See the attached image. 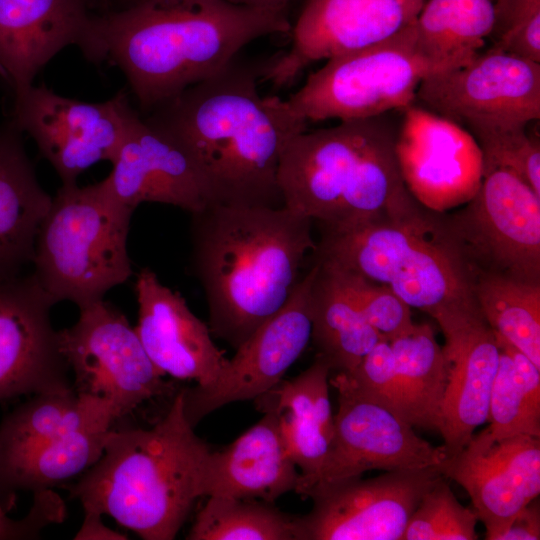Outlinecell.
<instances>
[{
    "mask_svg": "<svg viewBox=\"0 0 540 540\" xmlns=\"http://www.w3.org/2000/svg\"><path fill=\"white\" fill-rule=\"evenodd\" d=\"M83 55L124 74L148 114L264 36L290 33L287 11L226 0H96Z\"/></svg>",
    "mask_w": 540,
    "mask_h": 540,
    "instance_id": "1",
    "label": "cell"
},
{
    "mask_svg": "<svg viewBox=\"0 0 540 540\" xmlns=\"http://www.w3.org/2000/svg\"><path fill=\"white\" fill-rule=\"evenodd\" d=\"M267 63L237 56L144 117L188 151L217 203L284 206L278 184L281 155L307 124L285 100L260 95Z\"/></svg>",
    "mask_w": 540,
    "mask_h": 540,
    "instance_id": "2",
    "label": "cell"
},
{
    "mask_svg": "<svg viewBox=\"0 0 540 540\" xmlns=\"http://www.w3.org/2000/svg\"><path fill=\"white\" fill-rule=\"evenodd\" d=\"M312 225L285 206L214 203L191 213L190 266L211 334L236 349L283 307L316 247Z\"/></svg>",
    "mask_w": 540,
    "mask_h": 540,
    "instance_id": "3",
    "label": "cell"
},
{
    "mask_svg": "<svg viewBox=\"0 0 540 540\" xmlns=\"http://www.w3.org/2000/svg\"><path fill=\"white\" fill-rule=\"evenodd\" d=\"M183 389L152 427L107 433L100 459L70 486L84 512L109 515L144 540H172L205 496L211 452L183 408Z\"/></svg>",
    "mask_w": 540,
    "mask_h": 540,
    "instance_id": "4",
    "label": "cell"
},
{
    "mask_svg": "<svg viewBox=\"0 0 540 540\" xmlns=\"http://www.w3.org/2000/svg\"><path fill=\"white\" fill-rule=\"evenodd\" d=\"M398 125L388 112L293 136L278 169L284 206L330 230L416 209L396 158Z\"/></svg>",
    "mask_w": 540,
    "mask_h": 540,
    "instance_id": "5",
    "label": "cell"
},
{
    "mask_svg": "<svg viewBox=\"0 0 540 540\" xmlns=\"http://www.w3.org/2000/svg\"><path fill=\"white\" fill-rule=\"evenodd\" d=\"M311 256L389 287L434 319L478 309L472 271L446 214L422 205L347 228L321 229Z\"/></svg>",
    "mask_w": 540,
    "mask_h": 540,
    "instance_id": "6",
    "label": "cell"
},
{
    "mask_svg": "<svg viewBox=\"0 0 540 540\" xmlns=\"http://www.w3.org/2000/svg\"><path fill=\"white\" fill-rule=\"evenodd\" d=\"M133 212L112 196L104 179L61 185L39 226L31 264L55 304L83 306L130 278L127 239Z\"/></svg>",
    "mask_w": 540,
    "mask_h": 540,
    "instance_id": "7",
    "label": "cell"
},
{
    "mask_svg": "<svg viewBox=\"0 0 540 540\" xmlns=\"http://www.w3.org/2000/svg\"><path fill=\"white\" fill-rule=\"evenodd\" d=\"M436 72L417 45L414 22L380 43L327 59L285 101L305 124L364 119L412 105L420 83Z\"/></svg>",
    "mask_w": 540,
    "mask_h": 540,
    "instance_id": "8",
    "label": "cell"
},
{
    "mask_svg": "<svg viewBox=\"0 0 540 540\" xmlns=\"http://www.w3.org/2000/svg\"><path fill=\"white\" fill-rule=\"evenodd\" d=\"M78 308V320L59 330L76 392L106 401L121 419L173 391L121 311L104 298Z\"/></svg>",
    "mask_w": 540,
    "mask_h": 540,
    "instance_id": "9",
    "label": "cell"
},
{
    "mask_svg": "<svg viewBox=\"0 0 540 540\" xmlns=\"http://www.w3.org/2000/svg\"><path fill=\"white\" fill-rule=\"evenodd\" d=\"M329 383L338 393V411L328 454L317 473L298 479L295 492L311 486L362 476L370 470L436 467L447 453L419 437L396 409L357 386L343 372Z\"/></svg>",
    "mask_w": 540,
    "mask_h": 540,
    "instance_id": "10",
    "label": "cell"
},
{
    "mask_svg": "<svg viewBox=\"0 0 540 540\" xmlns=\"http://www.w3.org/2000/svg\"><path fill=\"white\" fill-rule=\"evenodd\" d=\"M446 219L471 271L540 282V196L518 175L484 166L474 197Z\"/></svg>",
    "mask_w": 540,
    "mask_h": 540,
    "instance_id": "11",
    "label": "cell"
},
{
    "mask_svg": "<svg viewBox=\"0 0 540 540\" xmlns=\"http://www.w3.org/2000/svg\"><path fill=\"white\" fill-rule=\"evenodd\" d=\"M415 103L473 136L528 126L540 118V63L490 47L461 66L427 76Z\"/></svg>",
    "mask_w": 540,
    "mask_h": 540,
    "instance_id": "12",
    "label": "cell"
},
{
    "mask_svg": "<svg viewBox=\"0 0 540 540\" xmlns=\"http://www.w3.org/2000/svg\"><path fill=\"white\" fill-rule=\"evenodd\" d=\"M135 111L123 91L86 102L33 84L14 95L10 121L34 140L62 184H68L94 164L112 161Z\"/></svg>",
    "mask_w": 540,
    "mask_h": 540,
    "instance_id": "13",
    "label": "cell"
},
{
    "mask_svg": "<svg viewBox=\"0 0 540 540\" xmlns=\"http://www.w3.org/2000/svg\"><path fill=\"white\" fill-rule=\"evenodd\" d=\"M384 472L303 491L313 507L298 518L300 540H402L420 499L443 475L436 467Z\"/></svg>",
    "mask_w": 540,
    "mask_h": 540,
    "instance_id": "14",
    "label": "cell"
},
{
    "mask_svg": "<svg viewBox=\"0 0 540 540\" xmlns=\"http://www.w3.org/2000/svg\"><path fill=\"white\" fill-rule=\"evenodd\" d=\"M316 271L312 263L288 301L235 349L211 385L183 389L184 414L193 427L229 403L255 400L283 379L311 340L310 290Z\"/></svg>",
    "mask_w": 540,
    "mask_h": 540,
    "instance_id": "15",
    "label": "cell"
},
{
    "mask_svg": "<svg viewBox=\"0 0 540 540\" xmlns=\"http://www.w3.org/2000/svg\"><path fill=\"white\" fill-rule=\"evenodd\" d=\"M425 0H305L291 45L268 60L263 82L289 86L313 62L380 43L413 24Z\"/></svg>",
    "mask_w": 540,
    "mask_h": 540,
    "instance_id": "16",
    "label": "cell"
},
{
    "mask_svg": "<svg viewBox=\"0 0 540 540\" xmlns=\"http://www.w3.org/2000/svg\"><path fill=\"white\" fill-rule=\"evenodd\" d=\"M401 112L395 153L411 195L440 213L471 200L483 177V154L473 135L417 103Z\"/></svg>",
    "mask_w": 540,
    "mask_h": 540,
    "instance_id": "17",
    "label": "cell"
},
{
    "mask_svg": "<svg viewBox=\"0 0 540 540\" xmlns=\"http://www.w3.org/2000/svg\"><path fill=\"white\" fill-rule=\"evenodd\" d=\"M54 304L32 272L0 279V401L74 389Z\"/></svg>",
    "mask_w": 540,
    "mask_h": 540,
    "instance_id": "18",
    "label": "cell"
},
{
    "mask_svg": "<svg viewBox=\"0 0 540 540\" xmlns=\"http://www.w3.org/2000/svg\"><path fill=\"white\" fill-rule=\"evenodd\" d=\"M438 470L469 495L486 539L497 540L515 516L540 493V438L496 439L488 427L473 434Z\"/></svg>",
    "mask_w": 540,
    "mask_h": 540,
    "instance_id": "19",
    "label": "cell"
},
{
    "mask_svg": "<svg viewBox=\"0 0 540 540\" xmlns=\"http://www.w3.org/2000/svg\"><path fill=\"white\" fill-rule=\"evenodd\" d=\"M104 179L112 196L135 210L141 203L179 207L190 214L217 203L188 151L135 111Z\"/></svg>",
    "mask_w": 540,
    "mask_h": 540,
    "instance_id": "20",
    "label": "cell"
},
{
    "mask_svg": "<svg viewBox=\"0 0 540 540\" xmlns=\"http://www.w3.org/2000/svg\"><path fill=\"white\" fill-rule=\"evenodd\" d=\"M435 320L444 335L442 348L447 367L440 434L442 446L451 456L460 452L476 428L488 421L500 350L495 333L479 309L444 314Z\"/></svg>",
    "mask_w": 540,
    "mask_h": 540,
    "instance_id": "21",
    "label": "cell"
},
{
    "mask_svg": "<svg viewBox=\"0 0 540 540\" xmlns=\"http://www.w3.org/2000/svg\"><path fill=\"white\" fill-rule=\"evenodd\" d=\"M135 294L134 329L154 366L164 376L193 380L199 387L211 385L228 358L213 342L209 327L148 267L136 276Z\"/></svg>",
    "mask_w": 540,
    "mask_h": 540,
    "instance_id": "22",
    "label": "cell"
},
{
    "mask_svg": "<svg viewBox=\"0 0 540 540\" xmlns=\"http://www.w3.org/2000/svg\"><path fill=\"white\" fill-rule=\"evenodd\" d=\"M91 0H0V76L14 95L64 48L85 51Z\"/></svg>",
    "mask_w": 540,
    "mask_h": 540,
    "instance_id": "23",
    "label": "cell"
},
{
    "mask_svg": "<svg viewBox=\"0 0 540 540\" xmlns=\"http://www.w3.org/2000/svg\"><path fill=\"white\" fill-rule=\"evenodd\" d=\"M264 416L223 450L210 452L205 496L273 503L294 491L300 473L283 443L276 413Z\"/></svg>",
    "mask_w": 540,
    "mask_h": 540,
    "instance_id": "24",
    "label": "cell"
},
{
    "mask_svg": "<svg viewBox=\"0 0 540 540\" xmlns=\"http://www.w3.org/2000/svg\"><path fill=\"white\" fill-rule=\"evenodd\" d=\"M329 364L319 355L297 377L282 379L255 399L262 413H276L285 448L301 470L310 477L321 468L334 433V416L329 398Z\"/></svg>",
    "mask_w": 540,
    "mask_h": 540,
    "instance_id": "25",
    "label": "cell"
},
{
    "mask_svg": "<svg viewBox=\"0 0 540 540\" xmlns=\"http://www.w3.org/2000/svg\"><path fill=\"white\" fill-rule=\"evenodd\" d=\"M22 134L10 120L0 125V279L32 264L38 229L52 201L38 181Z\"/></svg>",
    "mask_w": 540,
    "mask_h": 540,
    "instance_id": "26",
    "label": "cell"
},
{
    "mask_svg": "<svg viewBox=\"0 0 540 540\" xmlns=\"http://www.w3.org/2000/svg\"><path fill=\"white\" fill-rule=\"evenodd\" d=\"M116 420L109 403L74 389L36 394L1 422L0 462L74 430L111 428Z\"/></svg>",
    "mask_w": 540,
    "mask_h": 540,
    "instance_id": "27",
    "label": "cell"
},
{
    "mask_svg": "<svg viewBox=\"0 0 540 540\" xmlns=\"http://www.w3.org/2000/svg\"><path fill=\"white\" fill-rule=\"evenodd\" d=\"M317 264L310 290L311 340L331 371L350 373L381 340L333 272Z\"/></svg>",
    "mask_w": 540,
    "mask_h": 540,
    "instance_id": "28",
    "label": "cell"
},
{
    "mask_svg": "<svg viewBox=\"0 0 540 540\" xmlns=\"http://www.w3.org/2000/svg\"><path fill=\"white\" fill-rule=\"evenodd\" d=\"M389 343L406 419L414 427L440 433L447 367L433 329L415 324Z\"/></svg>",
    "mask_w": 540,
    "mask_h": 540,
    "instance_id": "29",
    "label": "cell"
},
{
    "mask_svg": "<svg viewBox=\"0 0 540 540\" xmlns=\"http://www.w3.org/2000/svg\"><path fill=\"white\" fill-rule=\"evenodd\" d=\"M493 0H425L415 21L421 52L439 72L476 56L493 28Z\"/></svg>",
    "mask_w": 540,
    "mask_h": 540,
    "instance_id": "30",
    "label": "cell"
},
{
    "mask_svg": "<svg viewBox=\"0 0 540 540\" xmlns=\"http://www.w3.org/2000/svg\"><path fill=\"white\" fill-rule=\"evenodd\" d=\"M111 428L74 430L0 462V494L41 492L84 473L102 456Z\"/></svg>",
    "mask_w": 540,
    "mask_h": 540,
    "instance_id": "31",
    "label": "cell"
},
{
    "mask_svg": "<svg viewBox=\"0 0 540 540\" xmlns=\"http://www.w3.org/2000/svg\"><path fill=\"white\" fill-rule=\"evenodd\" d=\"M477 307L495 334L540 368V282L472 270Z\"/></svg>",
    "mask_w": 540,
    "mask_h": 540,
    "instance_id": "32",
    "label": "cell"
},
{
    "mask_svg": "<svg viewBox=\"0 0 540 540\" xmlns=\"http://www.w3.org/2000/svg\"><path fill=\"white\" fill-rule=\"evenodd\" d=\"M298 518L260 500L209 496L186 539L300 540Z\"/></svg>",
    "mask_w": 540,
    "mask_h": 540,
    "instance_id": "33",
    "label": "cell"
},
{
    "mask_svg": "<svg viewBox=\"0 0 540 540\" xmlns=\"http://www.w3.org/2000/svg\"><path fill=\"white\" fill-rule=\"evenodd\" d=\"M477 521L475 511L459 502L441 476L420 499L402 540H476Z\"/></svg>",
    "mask_w": 540,
    "mask_h": 540,
    "instance_id": "34",
    "label": "cell"
},
{
    "mask_svg": "<svg viewBox=\"0 0 540 540\" xmlns=\"http://www.w3.org/2000/svg\"><path fill=\"white\" fill-rule=\"evenodd\" d=\"M499 364L489 399L488 429L496 439L516 435L540 438V407L519 382L510 356L499 347Z\"/></svg>",
    "mask_w": 540,
    "mask_h": 540,
    "instance_id": "35",
    "label": "cell"
},
{
    "mask_svg": "<svg viewBox=\"0 0 540 540\" xmlns=\"http://www.w3.org/2000/svg\"><path fill=\"white\" fill-rule=\"evenodd\" d=\"M319 263L333 272L365 319L382 339L391 341L414 327L411 307L389 287L339 270L326 263Z\"/></svg>",
    "mask_w": 540,
    "mask_h": 540,
    "instance_id": "36",
    "label": "cell"
},
{
    "mask_svg": "<svg viewBox=\"0 0 540 540\" xmlns=\"http://www.w3.org/2000/svg\"><path fill=\"white\" fill-rule=\"evenodd\" d=\"M517 126L474 136L483 154L484 166L506 168L526 182L540 196V141Z\"/></svg>",
    "mask_w": 540,
    "mask_h": 540,
    "instance_id": "37",
    "label": "cell"
},
{
    "mask_svg": "<svg viewBox=\"0 0 540 540\" xmlns=\"http://www.w3.org/2000/svg\"><path fill=\"white\" fill-rule=\"evenodd\" d=\"M491 48L540 63V0H494Z\"/></svg>",
    "mask_w": 540,
    "mask_h": 540,
    "instance_id": "38",
    "label": "cell"
},
{
    "mask_svg": "<svg viewBox=\"0 0 540 540\" xmlns=\"http://www.w3.org/2000/svg\"><path fill=\"white\" fill-rule=\"evenodd\" d=\"M346 374L361 389L396 409L405 417L394 355L389 341L379 340L359 365Z\"/></svg>",
    "mask_w": 540,
    "mask_h": 540,
    "instance_id": "39",
    "label": "cell"
},
{
    "mask_svg": "<svg viewBox=\"0 0 540 540\" xmlns=\"http://www.w3.org/2000/svg\"><path fill=\"white\" fill-rule=\"evenodd\" d=\"M65 517L63 500L52 489L33 493L29 512L21 519H12L0 500V540L35 539L41 530Z\"/></svg>",
    "mask_w": 540,
    "mask_h": 540,
    "instance_id": "40",
    "label": "cell"
},
{
    "mask_svg": "<svg viewBox=\"0 0 540 540\" xmlns=\"http://www.w3.org/2000/svg\"><path fill=\"white\" fill-rule=\"evenodd\" d=\"M538 539H540V504L535 498L515 516L497 540Z\"/></svg>",
    "mask_w": 540,
    "mask_h": 540,
    "instance_id": "41",
    "label": "cell"
},
{
    "mask_svg": "<svg viewBox=\"0 0 540 540\" xmlns=\"http://www.w3.org/2000/svg\"><path fill=\"white\" fill-rule=\"evenodd\" d=\"M76 540H125L124 534L108 528L101 520V515L84 512L83 523L74 536Z\"/></svg>",
    "mask_w": 540,
    "mask_h": 540,
    "instance_id": "42",
    "label": "cell"
},
{
    "mask_svg": "<svg viewBox=\"0 0 540 540\" xmlns=\"http://www.w3.org/2000/svg\"><path fill=\"white\" fill-rule=\"evenodd\" d=\"M228 2L247 6L251 8L287 11V8L292 0H226Z\"/></svg>",
    "mask_w": 540,
    "mask_h": 540,
    "instance_id": "43",
    "label": "cell"
}]
</instances>
